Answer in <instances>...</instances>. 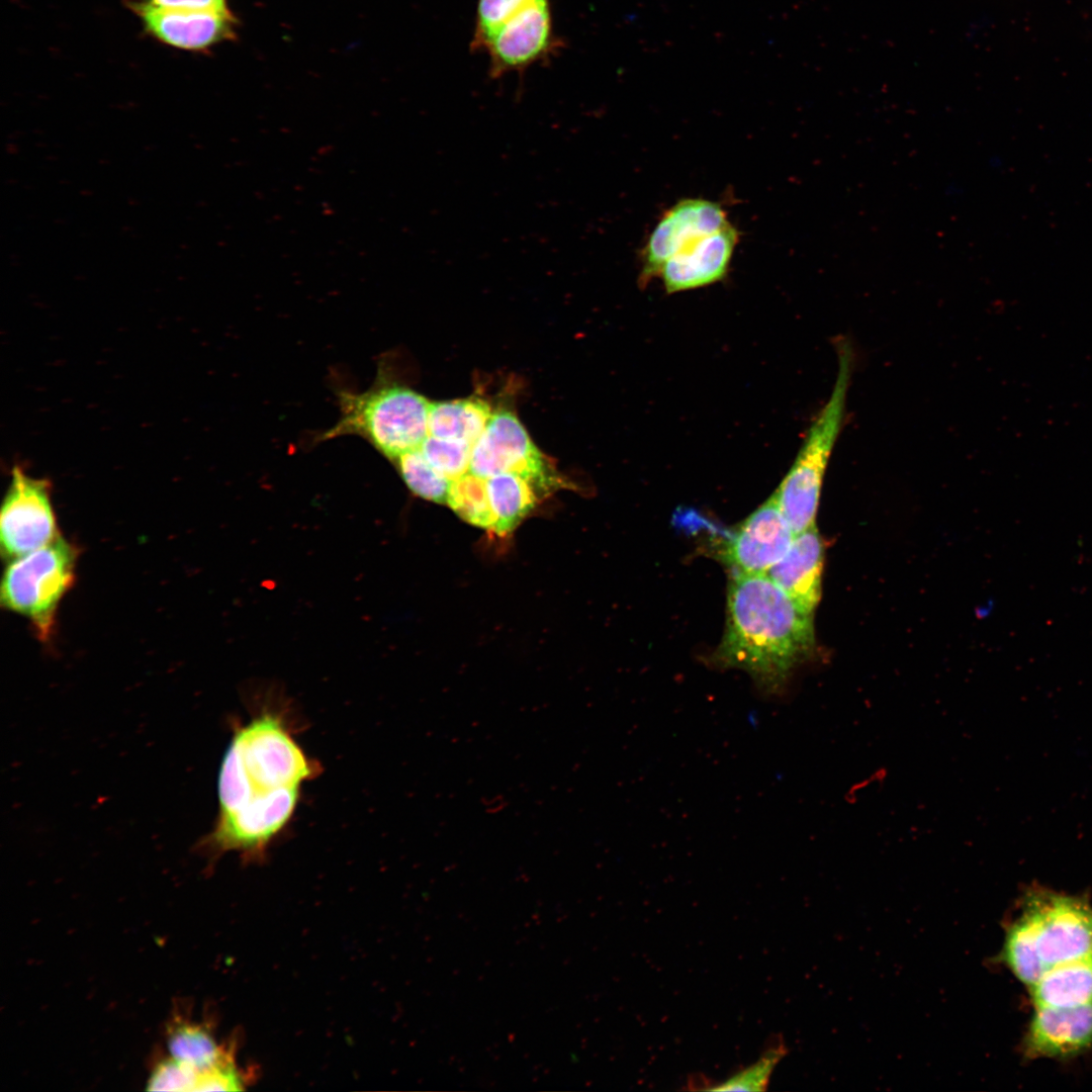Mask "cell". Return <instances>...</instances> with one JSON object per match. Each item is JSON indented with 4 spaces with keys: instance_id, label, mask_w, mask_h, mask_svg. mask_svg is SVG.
<instances>
[{
    "instance_id": "cell-20",
    "label": "cell",
    "mask_w": 1092,
    "mask_h": 1092,
    "mask_svg": "<svg viewBox=\"0 0 1092 1092\" xmlns=\"http://www.w3.org/2000/svg\"><path fill=\"white\" fill-rule=\"evenodd\" d=\"M168 1049L170 1058L195 1069L199 1079L216 1070L236 1067L232 1052L217 1044L201 1025L183 1023L173 1027L168 1036Z\"/></svg>"
},
{
    "instance_id": "cell-23",
    "label": "cell",
    "mask_w": 1092,
    "mask_h": 1092,
    "mask_svg": "<svg viewBox=\"0 0 1092 1092\" xmlns=\"http://www.w3.org/2000/svg\"><path fill=\"white\" fill-rule=\"evenodd\" d=\"M410 490L426 500L446 504L451 480L435 469L420 449L392 461Z\"/></svg>"
},
{
    "instance_id": "cell-13",
    "label": "cell",
    "mask_w": 1092,
    "mask_h": 1092,
    "mask_svg": "<svg viewBox=\"0 0 1092 1092\" xmlns=\"http://www.w3.org/2000/svg\"><path fill=\"white\" fill-rule=\"evenodd\" d=\"M147 34L174 49L205 52L236 38L237 20L232 12L178 11L126 0Z\"/></svg>"
},
{
    "instance_id": "cell-5",
    "label": "cell",
    "mask_w": 1092,
    "mask_h": 1092,
    "mask_svg": "<svg viewBox=\"0 0 1092 1092\" xmlns=\"http://www.w3.org/2000/svg\"><path fill=\"white\" fill-rule=\"evenodd\" d=\"M238 754L253 795L283 787L301 786L320 771L291 736L284 719L262 712L237 728L230 744Z\"/></svg>"
},
{
    "instance_id": "cell-24",
    "label": "cell",
    "mask_w": 1092,
    "mask_h": 1092,
    "mask_svg": "<svg viewBox=\"0 0 1092 1092\" xmlns=\"http://www.w3.org/2000/svg\"><path fill=\"white\" fill-rule=\"evenodd\" d=\"M471 448L463 441L428 435L419 449L435 469L453 480L469 471Z\"/></svg>"
},
{
    "instance_id": "cell-25",
    "label": "cell",
    "mask_w": 1092,
    "mask_h": 1092,
    "mask_svg": "<svg viewBox=\"0 0 1092 1092\" xmlns=\"http://www.w3.org/2000/svg\"><path fill=\"white\" fill-rule=\"evenodd\" d=\"M785 1054L786 1050L782 1043L770 1046L754 1064L739 1071L726 1081L715 1084L714 1086H709L705 1090L763 1091L766 1089L775 1067Z\"/></svg>"
},
{
    "instance_id": "cell-26",
    "label": "cell",
    "mask_w": 1092,
    "mask_h": 1092,
    "mask_svg": "<svg viewBox=\"0 0 1092 1092\" xmlns=\"http://www.w3.org/2000/svg\"><path fill=\"white\" fill-rule=\"evenodd\" d=\"M531 0H477L475 26L470 48L483 50L487 41L512 16Z\"/></svg>"
},
{
    "instance_id": "cell-12",
    "label": "cell",
    "mask_w": 1092,
    "mask_h": 1092,
    "mask_svg": "<svg viewBox=\"0 0 1092 1092\" xmlns=\"http://www.w3.org/2000/svg\"><path fill=\"white\" fill-rule=\"evenodd\" d=\"M796 534L775 492L738 527L722 559L739 574H766L789 551Z\"/></svg>"
},
{
    "instance_id": "cell-11",
    "label": "cell",
    "mask_w": 1092,
    "mask_h": 1092,
    "mask_svg": "<svg viewBox=\"0 0 1092 1092\" xmlns=\"http://www.w3.org/2000/svg\"><path fill=\"white\" fill-rule=\"evenodd\" d=\"M729 223L718 202L704 198L676 202L660 217L641 251L640 283L658 276L664 263L692 243Z\"/></svg>"
},
{
    "instance_id": "cell-21",
    "label": "cell",
    "mask_w": 1092,
    "mask_h": 1092,
    "mask_svg": "<svg viewBox=\"0 0 1092 1092\" xmlns=\"http://www.w3.org/2000/svg\"><path fill=\"white\" fill-rule=\"evenodd\" d=\"M999 959L1029 988L1046 971L1039 957L1030 923L1024 914L1007 929Z\"/></svg>"
},
{
    "instance_id": "cell-10",
    "label": "cell",
    "mask_w": 1092,
    "mask_h": 1092,
    "mask_svg": "<svg viewBox=\"0 0 1092 1092\" xmlns=\"http://www.w3.org/2000/svg\"><path fill=\"white\" fill-rule=\"evenodd\" d=\"M550 0H531L512 16L484 46L489 75L500 78L521 73L558 48Z\"/></svg>"
},
{
    "instance_id": "cell-14",
    "label": "cell",
    "mask_w": 1092,
    "mask_h": 1092,
    "mask_svg": "<svg viewBox=\"0 0 1092 1092\" xmlns=\"http://www.w3.org/2000/svg\"><path fill=\"white\" fill-rule=\"evenodd\" d=\"M739 232L731 223L702 237L667 260L659 275L667 293L707 286L722 280L729 269Z\"/></svg>"
},
{
    "instance_id": "cell-19",
    "label": "cell",
    "mask_w": 1092,
    "mask_h": 1092,
    "mask_svg": "<svg viewBox=\"0 0 1092 1092\" xmlns=\"http://www.w3.org/2000/svg\"><path fill=\"white\" fill-rule=\"evenodd\" d=\"M493 527L498 536L512 533L534 510L539 494L532 484L516 473H502L486 479Z\"/></svg>"
},
{
    "instance_id": "cell-27",
    "label": "cell",
    "mask_w": 1092,
    "mask_h": 1092,
    "mask_svg": "<svg viewBox=\"0 0 1092 1092\" xmlns=\"http://www.w3.org/2000/svg\"><path fill=\"white\" fill-rule=\"evenodd\" d=\"M199 1073L172 1058L160 1063L148 1081V1090L196 1091Z\"/></svg>"
},
{
    "instance_id": "cell-15",
    "label": "cell",
    "mask_w": 1092,
    "mask_h": 1092,
    "mask_svg": "<svg viewBox=\"0 0 1092 1092\" xmlns=\"http://www.w3.org/2000/svg\"><path fill=\"white\" fill-rule=\"evenodd\" d=\"M1092 1043V1002L1075 1007H1036L1023 1041L1028 1058L1065 1059Z\"/></svg>"
},
{
    "instance_id": "cell-9",
    "label": "cell",
    "mask_w": 1092,
    "mask_h": 1092,
    "mask_svg": "<svg viewBox=\"0 0 1092 1092\" xmlns=\"http://www.w3.org/2000/svg\"><path fill=\"white\" fill-rule=\"evenodd\" d=\"M59 534L46 479L14 467L0 515V544L4 558L23 556L53 542Z\"/></svg>"
},
{
    "instance_id": "cell-28",
    "label": "cell",
    "mask_w": 1092,
    "mask_h": 1092,
    "mask_svg": "<svg viewBox=\"0 0 1092 1092\" xmlns=\"http://www.w3.org/2000/svg\"><path fill=\"white\" fill-rule=\"evenodd\" d=\"M151 7L178 11L232 12L228 0H135Z\"/></svg>"
},
{
    "instance_id": "cell-3",
    "label": "cell",
    "mask_w": 1092,
    "mask_h": 1092,
    "mask_svg": "<svg viewBox=\"0 0 1092 1092\" xmlns=\"http://www.w3.org/2000/svg\"><path fill=\"white\" fill-rule=\"evenodd\" d=\"M838 369L831 394L812 423L792 467L775 491L795 534L815 526L821 487L834 444L840 433L852 372L851 348L837 346Z\"/></svg>"
},
{
    "instance_id": "cell-7",
    "label": "cell",
    "mask_w": 1092,
    "mask_h": 1092,
    "mask_svg": "<svg viewBox=\"0 0 1092 1092\" xmlns=\"http://www.w3.org/2000/svg\"><path fill=\"white\" fill-rule=\"evenodd\" d=\"M469 471L484 479L507 472L519 474L538 494L549 493L561 484V478L518 417L504 410L492 414L472 445Z\"/></svg>"
},
{
    "instance_id": "cell-4",
    "label": "cell",
    "mask_w": 1092,
    "mask_h": 1092,
    "mask_svg": "<svg viewBox=\"0 0 1092 1092\" xmlns=\"http://www.w3.org/2000/svg\"><path fill=\"white\" fill-rule=\"evenodd\" d=\"M79 551L62 536L9 560L2 581V607L26 617L41 641L51 638L59 605L72 587Z\"/></svg>"
},
{
    "instance_id": "cell-8",
    "label": "cell",
    "mask_w": 1092,
    "mask_h": 1092,
    "mask_svg": "<svg viewBox=\"0 0 1092 1092\" xmlns=\"http://www.w3.org/2000/svg\"><path fill=\"white\" fill-rule=\"evenodd\" d=\"M300 787L259 792L238 809L218 814L206 843L215 852L238 851L258 859L289 823L300 798Z\"/></svg>"
},
{
    "instance_id": "cell-22",
    "label": "cell",
    "mask_w": 1092,
    "mask_h": 1092,
    "mask_svg": "<svg viewBox=\"0 0 1092 1092\" xmlns=\"http://www.w3.org/2000/svg\"><path fill=\"white\" fill-rule=\"evenodd\" d=\"M446 504L468 524L491 532L493 516L486 479L468 471L451 480Z\"/></svg>"
},
{
    "instance_id": "cell-16",
    "label": "cell",
    "mask_w": 1092,
    "mask_h": 1092,
    "mask_svg": "<svg viewBox=\"0 0 1092 1092\" xmlns=\"http://www.w3.org/2000/svg\"><path fill=\"white\" fill-rule=\"evenodd\" d=\"M824 543L816 526L796 534L787 554L767 575L805 613L813 615L821 598Z\"/></svg>"
},
{
    "instance_id": "cell-6",
    "label": "cell",
    "mask_w": 1092,
    "mask_h": 1092,
    "mask_svg": "<svg viewBox=\"0 0 1092 1092\" xmlns=\"http://www.w3.org/2000/svg\"><path fill=\"white\" fill-rule=\"evenodd\" d=\"M1023 906L1046 971L1092 958V908L1084 898L1035 887Z\"/></svg>"
},
{
    "instance_id": "cell-1",
    "label": "cell",
    "mask_w": 1092,
    "mask_h": 1092,
    "mask_svg": "<svg viewBox=\"0 0 1092 1092\" xmlns=\"http://www.w3.org/2000/svg\"><path fill=\"white\" fill-rule=\"evenodd\" d=\"M812 617L767 574L735 573L728 587L725 630L713 662L742 669L761 692L778 695L793 671L814 655Z\"/></svg>"
},
{
    "instance_id": "cell-2",
    "label": "cell",
    "mask_w": 1092,
    "mask_h": 1092,
    "mask_svg": "<svg viewBox=\"0 0 1092 1092\" xmlns=\"http://www.w3.org/2000/svg\"><path fill=\"white\" fill-rule=\"evenodd\" d=\"M338 397L340 420L320 441L356 435L393 461L419 449L429 435L431 401L408 387L377 381L364 392L343 390Z\"/></svg>"
},
{
    "instance_id": "cell-17",
    "label": "cell",
    "mask_w": 1092,
    "mask_h": 1092,
    "mask_svg": "<svg viewBox=\"0 0 1092 1092\" xmlns=\"http://www.w3.org/2000/svg\"><path fill=\"white\" fill-rule=\"evenodd\" d=\"M1035 1007H1075L1092 1002V958L1049 969L1030 988Z\"/></svg>"
},
{
    "instance_id": "cell-18",
    "label": "cell",
    "mask_w": 1092,
    "mask_h": 1092,
    "mask_svg": "<svg viewBox=\"0 0 1092 1092\" xmlns=\"http://www.w3.org/2000/svg\"><path fill=\"white\" fill-rule=\"evenodd\" d=\"M491 416L489 403L475 396L431 402L429 435L473 445Z\"/></svg>"
}]
</instances>
